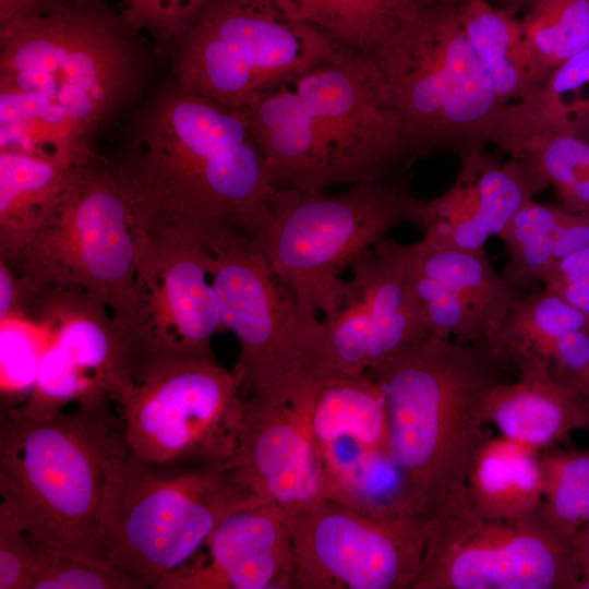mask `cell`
I'll return each mask as SVG.
<instances>
[{
	"label": "cell",
	"mask_w": 589,
	"mask_h": 589,
	"mask_svg": "<svg viewBox=\"0 0 589 589\" xmlns=\"http://www.w3.org/2000/svg\"><path fill=\"white\" fill-rule=\"evenodd\" d=\"M140 34L105 0H53L0 26V149L92 154L93 137L147 86Z\"/></svg>",
	"instance_id": "cell-1"
},
{
	"label": "cell",
	"mask_w": 589,
	"mask_h": 589,
	"mask_svg": "<svg viewBox=\"0 0 589 589\" xmlns=\"http://www.w3.org/2000/svg\"><path fill=\"white\" fill-rule=\"evenodd\" d=\"M125 160L158 219L197 228L250 238L278 190L243 111L175 83L140 106Z\"/></svg>",
	"instance_id": "cell-2"
},
{
	"label": "cell",
	"mask_w": 589,
	"mask_h": 589,
	"mask_svg": "<svg viewBox=\"0 0 589 589\" xmlns=\"http://www.w3.org/2000/svg\"><path fill=\"white\" fill-rule=\"evenodd\" d=\"M245 112L281 189L317 193L392 178L408 160L398 122L360 51L346 48L260 92Z\"/></svg>",
	"instance_id": "cell-3"
},
{
	"label": "cell",
	"mask_w": 589,
	"mask_h": 589,
	"mask_svg": "<svg viewBox=\"0 0 589 589\" xmlns=\"http://www.w3.org/2000/svg\"><path fill=\"white\" fill-rule=\"evenodd\" d=\"M513 371L485 341L433 335L368 371L386 395L390 453L411 514L431 518L466 485L477 452L492 435L484 428L485 396Z\"/></svg>",
	"instance_id": "cell-4"
},
{
	"label": "cell",
	"mask_w": 589,
	"mask_h": 589,
	"mask_svg": "<svg viewBox=\"0 0 589 589\" xmlns=\"http://www.w3.org/2000/svg\"><path fill=\"white\" fill-rule=\"evenodd\" d=\"M155 218L127 160L111 161L93 152L75 165L65 191L41 221L0 249V260L38 287L97 297L133 342L135 271Z\"/></svg>",
	"instance_id": "cell-5"
},
{
	"label": "cell",
	"mask_w": 589,
	"mask_h": 589,
	"mask_svg": "<svg viewBox=\"0 0 589 589\" xmlns=\"http://www.w3.org/2000/svg\"><path fill=\"white\" fill-rule=\"evenodd\" d=\"M111 402L89 399L46 420L1 410V503L34 541L99 558L96 532L107 470L129 449Z\"/></svg>",
	"instance_id": "cell-6"
},
{
	"label": "cell",
	"mask_w": 589,
	"mask_h": 589,
	"mask_svg": "<svg viewBox=\"0 0 589 589\" xmlns=\"http://www.w3.org/2000/svg\"><path fill=\"white\" fill-rule=\"evenodd\" d=\"M459 2L431 0L363 52L407 159L485 144L503 106L478 61Z\"/></svg>",
	"instance_id": "cell-7"
},
{
	"label": "cell",
	"mask_w": 589,
	"mask_h": 589,
	"mask_svg": "<svg viewBox=\"0 0 589 589\" xmlns=\"http://www.w3.org/2000/svg\"><path fill=\"white\" fill-rule=\"evenodd\" d=\"M262 503L219 468L153 464L128 449L107 470L97 555L135 589H155L227 516Z\"/></svg>",
	"instance_id": "cell-8"
},
{
	"label": "cell",
	"mask_w": 589,
	"mask_h": 589,
	"mask_svg": "<svg viewBox=\"0 0 589 589\" xmlns=\"http://www.w3.org/2000/svg\"><path fill=\"white\" fill-rule=\"evenodd\" d=\"M420 199L397 177L338 194L277 190L250 237L278 281L308 310L327 314L351 290L342 269L401 224L421 228Z\"/></svg>",
	"instance_id": "cell-9"
},
{
	"label": "cell",
	"mask_w": 589,
	"mask_h": 589,
	"mask_svg": "<svg viewBox=\"0 0 589 589\" xmlns=\"http://www.w3.org/2000/svg\"><path fill=\"white\" fill-rule=\"evenodd\" d=\"M344 49L320 28L289 19L274 0H211L175 48L173 83L240 108Z\"/></svg>",
	"instance_id": "cell-10"
},
{
	"label": "cell",
	"mask_w": 589,
	"mask_h": 589,
	"mask_svg": "<svg viewBox=\"0 0 589 589\" xmlns=\"http://www.w3.org/2000/svg\"><path fill=\"white\" fill-rule=\"evenodd\" d=\"M133 375V390L118 406L129 450L153 464L196 460L221 470L244 409L240 375L215 354L136 357Z\"/></svg>",
	"instance_id": "cell-11"
},
{
	"label": "cell",
	"mask_w": 589,
	"mask_h": 589,
	"mask_svg": "<svg viewBox=\"0 0 589 589\" xmlns=\"http://www.w3.org/2000/svg\"><path fill=\"white\" fill-rule=\"evenodd\" d=\"M581 575L573 539L536 512L516 520L488 518L465 485L431 517L410 589H576Z\"/></svg>",
	"instance_id": "cell-12"
},
{
	"label": "cell",
	"mask_w": 589,
	"mask_h": 589,
	"mask_svg": "<svg viewBox=\"0 0 589 589\" xmlns=\"http://www.w3.org/2000/svg\"><path fill=\"white\" fill-rule=\"evenodd\" d=\"M223 328L239 340L242 397L272 390L315 364L323 325L278 286L266 257L240 230L201 228Z\"/></svg>",
	"instance_id": "cell-13"
},
{
	"label": "cell",
	"mask_w": 589,
	"mask_h": 589,
	"mask_svg": "<svg viewBox=\"0 0 589 589\" xmlns=\"http://www.w3.org/2000/svg\"><path fill=\"white\" fill-rule=\"evenodd\" d=\"M310 428L324 498L374 515L405 513L386 395L377 381L368 372L318 370Z\"/></svg>",
	"instance_id": "cell-14"
},
{
	"label": "cell",
	"mask_w": 589,
	"mask_h": 589,
	"mask_svg": "<svg viewBox=\"0 0 589 589\" xmlns=\"http://www.w3.org/2000/svg\"><path fill=\"white\" fill-rule=\"evenodd\" d=\"M291 589H410L431 518L380 516L320 498L290 513Z\"/></svg>",
	"instance_id": "cell-15"
},
{
	"label": "cell",
	"mask_w": 589,
	"mask_h": 589,
	"mask_svg": "<svg viewBox=\"0 0 589 589\" xmlns=\"http://www.w3.org/2000/svg\"><path fill=\"white\" fill-rule=\"evenodd\" d=\"M134 302L133 358L214 354L223 323L199 228L154 219L139 254Z\"/></svg>",
	"instance_id": "cell-16"
},
{
	"label": "cell",
	"mask_w": 589,
	"mask_h": 589,
	"mask_svg": "<svg viewBox=\"0 0 589 589\" xmlns=\"http://www.w3.org/2000/svg\"><path fill=\"white\" fill-rule=\"evenodd\" d=\"M317 375L313 366L243 398L237 446L221 469L241 489L289 513L324 498L310 428Z\"/></svg>",
	"instance_id": "cell-17"
},
{
	"label": "cell",
	"mask_w": 589,
	"mask_h": 589,
	"mask_svg": "<svg viewBox=\"0 0 589 589\" xmlns=\"http://www.w3.org/2000/svg\"><path fill=\"white\" fill-rule=\"evenodd\" d=\"M485 144L465 147L453 185L432 200L420 199L424 237L412 248L420 252L456 250L485 252L514 214L549 184L520 159L501 161Z\"/></svg>",
	"instance_id": "cell-18"
},
{
	"label": "cell",
	"mask_w": 589,
	"mask_h": 589,
	"mask_svg": "<svg viewBox=\"0 0 589 589\" xmlns=\"http://www.w3.org/2000/svg\"><path fill=\"white\" fill-rule=\"evenodd\" d=\"M200 550L155 589H291L290 513L262 503L227 516Z\"/></svg>",
	"instance_id": "cell-19"
},
{
	"label": "cell",
	"mask_w": 589,
	"mask_h": 589,
	"mask_svg": "<svg viewBox=\"0 0 589 589\" xmlns=\"http://www.w3.org/2000/svg\"><path fill=\"white\" fill-rule=\"evenodd\" d=\"M588 411L589 405L550 373L496 384L483 402L486 423L494 424L501 435L539 450L555 447L584 429Z\"/></svg>",
	"instance_id": "cell-20"
},
{
	"label": "cell",
	"mask_w": 589,
	"mask_h": 589,
	"mask_svg": "<svg viewBox=\"0 0 589 589\" xmlns=\"http://www.w3.org/2000/svg\"><path fill=\"white\" fill-rule=\"evenodd\" d=\"M548 133L589 141V46L529 95L503 106L490 142L509 154L529 139Z\"/></svg>",
	"instance_id": "cell-21"
},
{
	"label": "cell",
	"mask_w": 589,
	"mask_h": 589,
	"mask_svg": "<svg viewBox=\"0 0 589 589\" xmlns=\"http://www.w3.org/2000/svg\"><path fill=\"white\" fill-rule=\"evenodd\" d=\"M458 14L471 48L502 106L519 100L546 80L521 19L488 0H465Z\"/></svg>",
	"instance_id": "cell-22"
},
{
	"label": "cell",
	"mask_w": 589,
	"mask_h": 589,
	"mask_svg": "<svg viewBox=\"0 0 589 589\" xmlns=\"http://www.w3.org/2000/svg\"><path fill=\"white\" fill-rule=\"evenodd\" d=\"M541 452L501 434L491 435L477 452L466 481L476 509L505 520L537 512L544 488Z\"/></svg>",
	"instance_id": "cell-23"
},
{
	"label": "cell",
	"mask_w": 589,
	"mask_h": 589,
	"mask_svg": "<svg viewBox=\"0 0 589 589\" xmlns=\"http://www.w3.org/2000/svg\"><path fill=\"white\" fill-rule=\"evenodd\" d=\"M351 269V291L364 302L371 320L370 369L430 335L423 311L398 267L372 248Z\"/></svg>",
	"instance_id": "cell-24"
},
{
	"label": "cell",
	"mask_w": 589,
	"mask_h": 589,
	"mask_svg": "<svg viewBox=\"0 0 589 589\" xmlns=\"http://www.w3.org/2000/svg\"><path fill=\"white\" fill-rule=\"evenodd\" d=\"M589 328V317L546 288L525 293L485 342L520 375L549 372L550 356L562 337Z\"/></svg>",
	"instance_id": "cell-25"
},
{
	"label": "cell",
	"mask_w": 589,
	"mask_h": 589,
	"mask_svg": "<svg viewBox=\"0 0 589 589\" xmlns=\"http://www.w3.org/2000/svg\"><path fill=\"white\" fill-rule=\"evenodd\" d=\"M77 163L56 154L0 149V249L41 221L65 191Z\"/></svg>",
	"instance_id": "cell-26"
},
{
	"label": "cell",
	"mask_w": 589,
	"mask_h": 589,
	"mask_svg": "<svg viewBox=\"0 0 589 589\" xmlns=\"http://www.w3.org/2000/svg\"><path fill=\"white\" fill-rule=\"evenodd\" d=\"M410 247L420 268L470 306L484 325L486 336L526 293L495 272L485 252L440 250L420 253Z\"/></svg>",
	"instance_id": "cell-27"
},
{
	"label": "cell",
	"mask_w": 589,
	"mask_h": 589,
	"mask_svg": "<svg viewBox=\"0 0 589 589\" xmlns=\"http://www.w3.org/2000/svg\"><path fill=\"white\" fill-rule=\"evenodd\" d=\"M373 248L406 277L423 311L430 335L461 344L485 341L482 322L457 293L420 268L410 245L385 237Z\"/></svg>",
	"instance_id": "cell-28"
},
{
	"label": "cell",
	"mask_w": 589,
	"mask_h": 589,
	"mask_svg": "<svg viewBox=\"0 0 589 589\" xmlns=\"http://www.w3.org/2000/svg\"><path fill=\"white\" fill-rule=\"evenodd\" d=\"M292 21L313 25L345 48L365 52L390 27L412 13L385 0H274ZM416 12V11H414Z\"/></svg>",
	"instance_id": "cell-29"
},
{
	"label": "cell",
	"mask_w": 589,
	"mask_h": 589,
	"mask_svg": "<svg viewBox=\"0 0 589 589\" xmlns=\"http://www.w3.org/2000/svg\"><path fill=\"white\" fill-rule=\"evenodd\" d=\"M567 211L530 200L510 218L498 235L508 253L502 276L524 290L544 283L554 265L556 232Z\"/></svg>",
	"instance_id": "cell-30"
},
{
	"label": "cell",
	"mask_w": 589,
	"mask_h": 589,
	"mask_svg": "<svg viewBox=\"0 0 589 589\" xmlns=\"http://www.w3.org/2000/svg\"><path fill=\"white\" fill-rule=\"evenodd\" d=\"M528 163L572 213H589V141L568 133L534 136L509 153Z\"/></svg>",
	"instance_id": "cell-31"
},
{
	"label": "cell",
	"mask_w": 589,
	"mask_h": 589,
	"mask_svg": "<svg viewBox=\"0 0 589 589\" xmlns=\"http://www.w3.org/2000/svg\"><path fill=\"white\" fill-rule=\"evenodd\" d=\"M544 488L538 516L574 540L589 522V448L541 452Z\"/></svg>",
	"instance_id": "cell-32"
},
{
	"label": "cell",
	"mask_w": 589,
	"mask_h": 589,
	"mask_svg": "<svg viewBox=\"0 0 589 589\" xmlns=\"http://www.w3.org/2000/svg\"><path fill=\"white\" fill-rule=\"evenodd\" d=\"M521 21L548 77L589 46V0H539Z\"/></svg>",
	"instance_id": "cell-33"
},
{
	"label": "cell",
	"mask_w": 589,
	"mask_h": 589,
	"mask_svg": "<svg viewBox=\"0 0 589 589\" xmlns=\"http://www.w3.org/2000/svg\"><path fill=\"white\" fill-rule=\"evenodd\" d=\"M322 325L314 366L329 373L368 372L372 327L361 298L350 290L340 308L325 314Z\"/></svg>",
	"instance_id": "cell-34"
},
{
	"label": "cell",
	"mask_w": 589,
	"mask_h": 589,
	"mask_svg": "<svg viewBox=\"0 0 589 589\" xmlns=\"http://www.w3.org/2000/svg\"><path fill=\"white\" fill-rule=\"evenodd\" d=\"M31 541L36 554L31 589H135L104 560Z\"/></svg>",
	"instance_id": "cell-35"
},
{
	"label": "cell",
	"mask_w": 589,
	"mask_h": 589,
	"mask_svg": "<svg viewBox=\"0 0 589 589\" xmlns=\"http://www.w3.org/2000/svg\"><path fill=\"white\" fill-rule=\"evenodd\" d=\"M36 335L13 320H1V400L7 410L21 405L34 385L44 350Z\"/></svg>",
	"instance_id": "cell-36"
},
{
	"label": "cell",
	"mask_w": 589,
	"mask_h": 589,
	"mask_svg": "<svg viewBox=\"0 0 589 589\" xmlns=\"http://www.w3.org/2000/svg\"><path fill=\"white\" fill-rule=\"evenodd\" d=\"M211 0H128L122 12L137 32H147L163 48H176Z\"/></svg>",
	"instance_id": "cell-37"
},
{
	"label": "cell",
	"mask_w": 589,
	"mask_h": 589,
	"mask_svg": "<svg viewBox=\"0 0 589 589\" xmlns=\"http://www.w3.org/2000/svg\"><path fill=\"white\" fill-rule=\"evenodd\" d=\"M36 554L28 536L0 504V589H31Z\"/></svg>",
	"instance_id": "cell-38"
},
{
	"label": "cell",
	"mask_w": 589,
	"mask_h": 589,
	"mask_svg": "<svg viewBox=\"0 0 589 589\" xmlns=\"http://www.w3.org/2000/svg\"><path fill=\"white\" fill-rule=\"evenodd\" d=\"M550 376L589 405V328L556 341L549 364Z\"/></svg>",
	"instance_id": "cell-39"
},
{
	"label": "cell",
	"mask_w": 589,
	"mask_h": 589,
	"mask_svg": "<svg viewBox=\"0 0 589 589\" xmlns=\"http://www.w3.org/2000/svg\"><path fill=\"white\" fill-rule=\"evenodd\" d=\"M584 249H589V213L567 211L555 236L554 263Z\"/></svg>",
	"instance_id": "cell-40"
},
{
	"label": "cell",
	"mask_w": 589,
	"mask_h": 589,
	"mask_svg": "<svg viewBox=\"0 0 589 589\" xmlns=\"http://www.w3.org/2000/svg\"><path fill=\"white\" fill-rule=\"evenodd\" d=\"M543 287L589 317V281L568 279H548Z\"/></svg>",
	"instance_id": "cell-41"
},
{
	"label": "cell",
	"mask_w": 589,
	"mask_h": 589,
	"mask_svg": "<svg viewBox=\"0 0 589 589\" xmlns=\"http://www.w3.org/2000/svg\"><path fill=\"white\" fill-rule=\"evenodd\" d=\"M548 279L589 281V249L573 252L557 260L545 278Z\"/></svg>",
	"instance_id": "cell-42"
},
{
	"label": "cell",
	"mask_w": 589,
	"mask_h": 589,
	"mask_svg": "<svg viewBox=\"0 0 589 589\" xmlns=\"http://www.w3.org/2000/svg\"><path fill=\"white\" fill-rule=\"evenodd\" d=\"M53 0H0V26L45 10Z\"/></svg>",
	"instance_id": "cell-43"
},
{
	"label": "cell",
	"mask_w": 589,
	"mask_h": 589,
	"mask_svg": "<svg viewBox=\"0 0 589 589\" xmlns=\"http://www.w3.org/2000/svg\"><path fill=\"white\" fill-rule=\"evenodd\" d=\"M573 542L582 570L576 589H589V522L575 534Z\"/></svg>",
	"instance_id": "cell-44"
},
{
	"label": "cell",
	"mask_w": 589,
	"mask_h": 589,
	"mask_svg": "<svg viewBox=\"0 0 589 589\" xmlns=\"http://www.w3.org/2000/svg\"><path fill=\"white\" fill-rule=\"evenodd\" d=\"M538 1L539 0H495L496 4L494 5L517 15L519 12L526 14Z\"/></svg>",
	"instance_id": "cell-45"
},
{
	"label": "cell",
	"mask_w": 589,
	"mask_h": 589,
	"mask_svg": "<svg viewBox=\"0 0 589 589\" xmlns=\"http://www.w3.org/2000/svg\"><path fill=\"white\" fill-rule=\"evenodd\" d=\"M394 10L408 14L412 13L422 7H424L426 3H429L431 0H385Z\"/></svg>",
	"instance_id": "cell-46"
},
{
	"label": "cell",
	"mask_w": 589,
	"mask_h": 589,
	"mask_svg": "<svg viewBox=\"0 0 589 589\" xmlns=\"http://www.w3.org/2000/svg\"><path fill=\"white\" fill-rule=\"evenodd\" d=\"M584 429L587 430V431H589V411H588V414H587V419H586Z\"/></svg>",
	"instance_id": "cell-47"
},
{
	"label": "cell",
	"mask_w": 589,
	"mask_h": 589,
	"mask_svg": "<svg viewBox=\"0 0 589 589\" xmlns=\"http://www.w3.org/2000/svg\"><path fill=\"white\" fill-rule=\"evenodd\" d=\"M454 1L461 2V1H465V0H454Z\"/></svg>",
	"instance_id": "cell-48"
}]
</instances>
